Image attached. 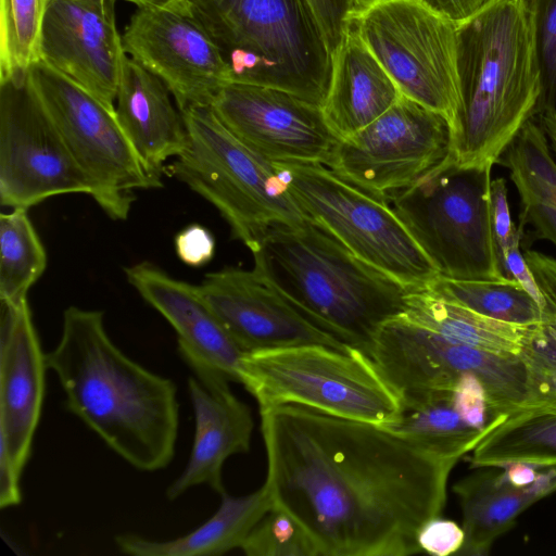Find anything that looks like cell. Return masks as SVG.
I'll use <instances>...</instances> for the list:
<instances>
[{"mask_svg": "<svg viewBox=\"0 0 556 556\" xmlns=\"http://www.w3.org/2000/svg\"><path fill=\"white\" fill-rule=\"evenodd\" d=\"M273 507L290 515L319 556H409L441 516L456 462L386 427L298 405L260 410Z\"/></svg>", "mask_w": 556, "mask_h": 556, "instance_id": "6da1fadb", "label": "cell"}, {"mask_svg": "<svg viewBox=\"0 0 556 556\" xmlns=\"http://www.w3.org/2000/svg\"><path fill=\"white\" fill-rule=\"evenodd\" d=\"M46 363L59 378L67 409L127 463L156 471L172 462L177 387L124 354L109 337L101 311L67 307Z\"/></svg>", "mask_w": 556, "mask_h": 556, "instance_id": "7a4b0ae2", "label": "cell"}, {"mask_svg": "<svg viewBox=\"0 0 556 556\" xmlns=\"http://www.w3.org/2000/svg\"><path fill=\"white\" fill-rule=\"evenodd\" d=\"M460 108L451 129L450 159L490 168L535 116L542 93L530 0H495L457 26Z\"/></svg>", "mask_w": 556, "mask_h": 556, "instance_id": "3957f363", "label": "cell"}, {"mask_svg": "<svg viewBox=\"0 0 556 556\" xmlns=\"http://www.w3.org/2000/svg\"><path fill=\"white\" fill-rule=\"evenodd\" d=\"M249 249L253 269L301 314L365 354L380 328L404 311L409 288L307 219L274 225Z\"/></svg>", "mask_w": 556, "mask_h": 556, "instance_id": "277c9868", "label": "cell"}, {"mask_svg": "<svg viewBox=\"0 0 556 556\" xmlns=\"http://www.w3.org/2000/svg\"><path fill=\"white\" fill-rule=\"evenodd\" d=\"M231 83L285 90L321 108L332 54L307 0H187Z\"/></svg>", "mask_w": 556, "mask_h": 556, "instance_id": "5b68a950", "label": "cell"}, {"mask_svg": "<svg viewBox=\"0 0 556 556\" xmlns=\"http://www.w3.org/2000/svg\"><path fill=\"white\" fill-rule=\"evenodd\" d=\"M182 115L188 144L164 174L214 205L235 239L250 248L274 225L306 219L275 165L233 136L211 105L188 108Z\"/></svg>", "mask_w": 556, "mask_h": 556, "instance_id": "8992f818", "label": "cell"}, {"mask_svg": "<svg viewBox=\"0 0 556 556\" xmlns=\"http://www.w3.org/2000/svg\"><path fill=\"white\" fill-rule=\"evenodd\" d=\"M491 170L460 167L448 156L409 187L383 198L440 276L507 278L490 220Z\"/></svg>", "mask_w": 556, "mask_h": 556, "instance_id": "52a82bcc", "label": "cell"}, {"mask_svg": "<svg viewBox=\"0 0 556 556\" xmlns=\"http://www.w3.org/2000/svg\"><path fill=\"white\" fill-rule=\"evenodd\" d=\"M239 383L260 410L298 405L379 426L393 422L401 412L396 393L356 349L304 344L245 353Z\"/></svg>", "mask_w": 556, "mask_h": 556, "instance_id": "ba28073f", "label": "cell"}, {"mask_svg": "<svg viewBox=\"0 0 556 556\" xmlns=\"http://www.w3.org/2000/svg\"><path fill=\"white\" fill-rule=\"evenodd\" d=\"M305 218L409 289L439 271L390 205L321 164L273 163Z\"/></svg>", "mask_w": 556, "mask_h": 556, "instance_id": "9c48e42d", "label": "cell"}, {"mask_svg": "<svg viewBox=\"0 0 556 556\" xmlns=\"http://www.w3.org/2000/svg\"><path fill=\"white\" fill-rule=\"evenodd\" d=\"M367 355L401 404L453 391L464 374L479 378L495 420L522 410L527 403L529 370L522 355L452 342L403 314L380 328Z\"/></svg>", "mask_w": 556, "mask_h": 556, "instance_id": "30bf717a", "label": "cell"}, {"mask_svg": "<svg viewBox=\"0 0 556 556\" xmlns=\"http://www.w3.org/2000/svg\"><path fill=\"white\" fill-rule=\"evenodd\" d=\"M26 77L86 175L90 197L110 218L127 219L136 190L163 186L144 168L115 111L41 60Z\"/></svg>", "mask_w": 556, "mask_h": 556, "instance_id": "8fae6325", "label": "cell"}, {"mask_svg": "<svg viewBox=\"0 0 556 556\" xmlns=\"http://www.w3.org/2000/svg\"><path fill=\"white\" fill-rule=\"evenodd\" d=\"M352 25L401 93L442 114L453 128L460 108L457 26L419 0H384Z\"/></svg>", "mask_w": 556, "mask_h": 556, "instance_id": "7c38bea8", "label": "cell"}, {"mask_svg": "<svg viewBox=\"0 0 556 556\" xmlns=\"http://www.w3.org/2000/svg\"><path fill=\"white\" fill-rule=\"evenodd\" d=\"M451 142V127L442 114L402 96L371 124L339 140L327 167L383 199L446 160Z\"/></svg>", "mask_w": 556, "mask_h": 556, "instance_id": "4fadbf2b", "label": "cell"}, {"mask_svg": "<svg viewBox=\"0 0 556 556\" xmlns=\"http://www.w3.org/2000/svg\"><path fill=\"white\" fill-rule=\"evenodd\" d=\"M27 75V74H26ZM90 184L27 77L0 81V202L29 208Z\"/></svg>", "mask_w": 556, "mask_h": 556, "instance_id": "5bb4252c", "label": "cell"}, {"mask_svg": "<svg viewBox=\"0 0 556 556\" xmlns=\"http://www.w3.org/2000/svg\"><path fill=\"white\" fill-rule=\"evenodd\" d=\"M211 108L233 136L271 163L327 166L339 141L319 105L281 89L230 83Z\"/></svg>", "mask_w": 556, "mask_h": 556, "instance_id": "9a60e30c", "label": "cell"}, {"mask_svg": "<svg viewBox=\"0 0 556 556\" xmlns=\"http://www.w3.org/2000/svg\"><path fill=\"white\" fill-rule=\"evenodd\" d=\"M124 51L160 77L184 112L211 105L231 83L217 45L191 14L137 8L122 35Z\"/></svg>", "mask_w": 556, "mask_h": 556, "instance_id": "2e32d148", "label": "cell"}, {"mask_svg": "<svg viewBox=\"0 0 556 556\" xmlns=\"http://www.w3.org/2000/svg\"><path fill=\"white\" fill-rule=\"evenodd\" d=\"M199 289L244 353L304 344L354 349L313 324L254 269L224 267L206 274Z\"/></svg>", "mask_w": 556, "mask_h": 556, "instance_id": "e0dca14e", "label": "cell"}, {"mask_svg": "<svg viewBox=\"0 0 556 556\" xmlns=\"http://www.w3.org/2000/svg\"><path fill=\"white\" fill-rule=\"evenodd\" d=\"M116 1L47 0L39 37V60L112 111L126 54L116 26Z\"/></svg>", "mask_w": 556, "mask_h": 556, "instance_id": "ac0fdd59", "label": "cell"}, {"mask_svg": "<svg viewBox=\"0 0 556 556\" xmlns=\"http://www.w3.org/2000/svg\"><path fill=\"white\" fill-rule=\"evenodd\" d=\"M0 303V447L22 473L40 419L48 367L28 301Z\"/></svg>", "mask_w": 556, "mask_h": 556, "instance_id": "d6986e66", "label": "cell"}, {"mask_svg": "<svg viewBox=\"0 0 556 556\" xmlns=\"http://www.w3.org/2000/svg\"><path fill=\"white\" fill-rule=\"evenodd\" d=\"M129 285L174 328L189 367L210 368L240 382L245 354L204 301L199 285L176 279L151 262L124 268Z\"/></svg>", "mask_w": 556, "mask_h": 556, "instance_id": "ffe728a7", "label": "cell"}, {"mask_svg": "<svg viewBox=\"0 0 556 556\" xmlns=\"http://www.w3.org/2000/svg\"><path fill=\"white\" fill-rule=\"evenodd\" d=\"M188 390L195 419L194 440L189 460L179 477L169 484L166 497L178 498L187 490L206 484L226 492L223 466L235 454L248 453L253 431L249 406L229 387V379L210 368H192Z\"/></svg>", "mask_w": 556, "mask_h": 556, "instance_id": "44dd1931", "label": "cell"}, {"mask_svg": "<svg viewBox=\"0 0 556 556\" xmlns=\"http://www.w3.org/2000/svg\"><path fill=\"white\" fill-rule=\"evenodd\" d=\"M172 97L160 77L125 54L115 115L144 168L160 179L165 163L181 154L188 144L182 112Z\"/></svg>", "mask_w": 556, "mask_h": 556, "instance_id": "7402d4cb", "label": "cell"}, {"mask_svg": "<svg viewBox=\"0 0 556 556\" xmlns=\"http://www.w3.org/2000/svg\"><path fill=\"white\" fill-rule=\"evenodd\" d=\"M403 94L351 24L332 53L324 117L341 140L362 130Z\"/></svg>", "mask_w": 556, "mask_h": 556, "instance_id": "603a6c76", "label": "cell"}, {"mask_svg": "<svg viewBox=\"0 0 556 556\" xmlns=\"http://www.w3.org/2000/svg\"><path fill=\"white\" fill-rule=\"evenodd\" d=\"M457 481L453 491L463 511L465 541L458 553L485 555L527 507L556 491V467L539 471L528 486L511 484L503 467H480Z\"/></svg>", "mask_w": 556, "mask_h": 556, "instance_id": "cb8c5ba5", "label": "cell"}, {"mask_svg": "<svg viewBox=\"0 0 556 556\" xmlns=\"http://www.w3.org/2000/svg\"><path fill=\"white\" fill-rule=\"evenodd\" d=\"M214 515L184 536L153 541L134 533L115 536L118 549L132 556H214L240 548L258 521L273 508L264 484L241 496L227 492Z\"/></svg>", "mask_w": 556, "mask_h": 556, "instance_id": "d4e9b609", "label": "cell"}, {"mask_svg": "<svg viewBox=\"0 0 556 556\" xmlns=\"http://www.w3.org/2000/svg\"><path fill=\"white\" fill-rule=\"evenodd\" d=\"M402 314L452 342L513 355H522L536 326L492 319L426 288L408 291Z\"/></svg>", "mask_w": 556, "mask_h": 556, "instance_id": "484cf974", "label": "cell"}, {"mask_svg": "<svg viewBox=\"0 0 556 556\" xmlns=\"http://www.w3.org/2000/svg\"><path fill=\"white\" fill-rule=\"evenodd\" d=\"M497 424L484 431L470 427L454 408L452 391H437L402 404L395 420L382 427L438 458L457 463Z\"/></svg>", "mask_w": 556, "mask_h": 556, "instance_id": "4316f807", "label": "cell"}, {"mask_svg": "<svg viewBox=\"0 0 556 556\" xmlns=\"http://www.w3.org/2000/svg\"><path fill=\"white\" fill-rule=\"evenodd\" d=\"M473 468L522 463L556 467V414L522 409L506 416L472 450Z\"/></svg>", "mask_w": 556, "mask_h": 556, "instance_id": "83f0119b", "label": "cell"}, {"mask_svg": "<svg viewBox=\"0 0 556 556\" xmlns=\"http://www.w3.org/2000/svg\"><path fill=\"white\" fill-rule=\"evenodd\" d=\"M504 165L519 193L523 222L556 245V163L547 142L533 138L518 143Z\"/></svg>", "mask_w": 556, "mask_h": 556, "instance_id": "f1b7e54d", "label": "cell"}, {"mask_svg": "<svg viewBox=\"0 0 556 556\" xmlns=\"http://www.w3.org/2000/svg\"><path fill=\"white\" fill-rule=\"evenodd\" d=\"M430 292L483 316L516 325L543 321V308L514 279L464 280L438 276L427 287Z\"/></svg>", "mask_w": 556, "mask_h": 556, "instance_id": "f546056e", "label": "cell"}, {"mask_svg": "<svg viewBox=\"0 0 556 556\" xmlns=\"http://www.w3.org/2000/svg\"><path fill=\"white\" fill-rule=\"evenodd\" d=\"M27 211L18 207L0 215V301L27 300L47 267L46 249Z\"/></svg>", "mask_w": 556, "mask_h": 556, "instance_id": "4dcf8cb0", "label": "cell"}, {"mask_svg": "<svg viewBox=\"0 0 556 556\" xmlns=\"http://www.w3.org/2000/svg\"><path fill=\"white\" fill-rule=\"evenodd\" d=\"M0 81L26 76L39 60L47 0H0Z\"/></svg>", "mask_w": 556, "mask_h": 556, "instance_id": "1f68e13d", "label": "cell"}, {"mask_svg": "<svg viewBox=\"0 0 556 556\" xmlns=\"http://www.w3.org/2000/svg\"><path fill=\"white\" fill-rule=\"evenodd\" d=\"M240 548L248 556H319L305 530L275 507L258 521Z\"/></svg>", "mask_w": 556, "mask_h": 556, "instance_id": "d6a6232c", "label": "cell"}, {"mask_svg": "<svg viewBox=\"0 0 556 556\" xmlns=\"http://www.w3.org/2000/svg\"><path fill=\"white\" fill-rule=\"evenodd\" d=\"M522 357L529 370V391L523 409L556 414V339L544 321L535 326Z\"/></svg>", "mask_w": 556, "mask_h": 556, "instance_id": "836d02e7", "label": "cell"}, {"mask_svg": "<svg viewBox=\"0 0 556 556\" xmlns=\"http://www.w3.org/2000/svg\"><path fill=\"white\" fill-rule=\"evenodd\" d=\"M542 75L535 115L556 108V0H530Z\"/></svg>", "mask_w": 556, "mask_h": 556, "instance_id": "e575fe53", "label": "cell"}, {"mask_svg": "<svg viewBox=\"0 0 556 556\" xmlns=\"http://www.w3.org/2000/svg\"><path fill=\"white\" fill-rule=\"evenodd\" d=\"M452 402L460 418L475 429L484 431L504 419L492 418L483 384L472 374L458 378L452 391Z\"/></svg>", "mask_w": 556, "mask_h": 556, "instance_id": "d590c367", "label": "cell"}, {"mask_svg": "<svg viewBox=\"0 0 556 556\" xmlns=\"http://www.w3.org/2000/svg\"><path fill=\"white\" fill-rule=\"evenodd\" d=\"M326 38L330 50H334L350 28L357 13L355 0H307Z\"/></svg>", "mask_w": 556, "mask_h": 556, "instance_id": "8d00e7d4", "label": "cell"}, {"mask_svg": "<svg viewBox=\"0 0 556 556\" xmlns=\"http://www.w3.org/2000/svg\"><path fill=\"white\" fill-rule=\"evenodd\" d=\"M464 541V529L455 521L443 519L441 516L427 521L417 535L420 551L435 556L458 553Z\"/></svg>", "mask_w": 556, "mask_h": 556, "instance_id": "74e56055", "label": "cell"}, {"mask_svg": "<svg viewBox=\"0 0 556 556\" xmlns=\"http://www.w3.org/2000/svg\"><path fill=\"white\" fill-rule=\"evenodd\" d=\"M507 186L504 178L490 184V220L494 240L503 263V253L513 240L517 228L513 224L508 205ZM504 267V265H503ZM505 271V270H504ZM507 277V276H506ZM508 278V277H507Z\"/></svg>", "mask_w": 556, "mask_h": 556, "instance_id": "f35d334b", "label": "cell"}, {"mask_svg": "<svg viewBox=\"0 0 556 556\" xmlns=\"http://www.w3.org/2000/svg\"><path fill=\"white\" fill-rule=\"evenodd\" d=\"M175 250L184 264L200 267L212 260L215 252V239L204 226L191 224L176 235Z\"/></svg>", "mask_w": 556, "mask_h": 556, "instance_id": "ab89813d", "label": "cell"}, {"mask_svg": "<svg viewBox=\"0 0 556 556\" xmlns=\"http://www.w3.org/2000/svg\"><path fill=\"white\" fill-rule=\"evenodd\" d=\"M521 235L522 229L521 227H518L513 240L503 253L505 275L517 281L543 308L544 298L536 283L534 275L520 250Z\"/></svg>", "mask_w": 556, "mask_h": 556, "instance_id": "60d3db41", "label": "cell"}, {"mask_svg": "<svg viewBox=\"0 0 556 556\" xmlns=\"http://www.w3.org/2000/svg\"><path fill=\"white\" fill-rule=\"evenodd\" d=\"M431 11L459 26L485 10L495 0H419Z\"/></svg>", "mask_w": 556, "mask_h": 556, "instance_id": "b9f144b4", "label": "cell"}, {"mask_svg": "<svg viewBox=\"0 0 556 556\" xmlns=\"http://www.w3.org/2000/svg\"><path fill=\"white\" fill-rule=\"evenodd\" d=\"M503 468L507 480L516 486H528L532 484L539 475L535 467L522 463H514Z\"/></svg>", "mask_w": 556, "mask_h": 556, "instance_id": "7bdbcfd3", "label": "cell"}, {"mask_svg": "<svg viewBox=\"0 0 556 556\" xmlns=\"http://www.w3.org/2000/svg\"><path fill=\"white\" fill-rule=\"evenodd\" d=\"M137 8H155L191 14L187 0H125Z\"/></svg>", "mask_w": 556, "mask_h": 556, "instance_id": "ee69618b", "label": "cell"}, {"mask_svg": "<svg viewBox=\"0 0 556 556\" xmlns=\"http://www.w3.org/2000/svg\"><path fill=\"white\" fill-rule=\"evenodd\" d=\"M539 117L540 125L556 153V108L544 111Z\"/></svg>", "mask_w": 556, "mask_h": 556, "instance_id": "f6af8a7d", "label": "cell"}, {"mask_svg": "<svg viewBox=\"0 0 556 556\" xmlns=\"http://www.w3.org/2000/svg\"><path fill=\"white\" fill-rule=\"evenodd\" d=\"M355 1L357 4V8H358V12H361L364 9L368 8L369 5L380 2V1H384V0H355Z\"/></svg>", "mask_w": 556, "mask_h": 556, "instance_id": "bcb514c9", "label": "cell"}, {"mask_svg": "<svg viewBox=\"0 0 556 556\" xmlns=\"http://www.w3.org/2000/svg\"><path fill=\"white\" fill-rule=\"evenodd\" d=\"M546 327L549 330V332L553 334V337L556 339V329L554 327L549 326L548 324H546Z\"/></svg>", "mask_w": 556, "mask_h": 556, "instance_id": "7dc6e473", "label": "cell"}]
</instances>
